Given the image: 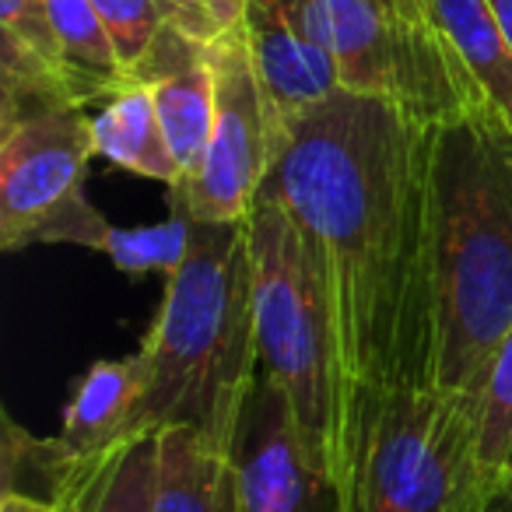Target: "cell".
Instances as JSON below:
<instances>
[{
  "label": "cell",
  "instance_id": "1",
  "mask_svg": "<svg viewBox=\"0 0 512 512\" xmlns=\"http://www.w3.org/2000/svg\"><path fill=\"white\" fill-rule=\"evenodd\" d=\"M260 197L309 242L334 337V495L355 512L365 453L393 397L432 390L428 127L383 99L337 92L274 151Z\"/></svg>",
  "mask_w": 512,
  "mask_h": 512
},
{
  "label": "cell",
  "instance_id": "2",
  "mask_svg": "<svg viewBox=\"0 0 512 512\" xmlns=\"http://www.w3.org/2000/svg\"><path fill=\"white\" fill-rule=\"evenodd\" d=\"M432 390L474 397L512 330V137L477 116L428 123Z\"/></svg>",
  "mask_w": 512,
  "mask_h": 512
},
{
  "label": "cell",
  "instance_id": "3",
  "mask_svg": "<svg viewBox=\"0 0 512 512\" xmlns=\"http://www.w3.org/2000/svg\"><path fill=\"white\" fill-rule=\"evenodd\" d=\"M137 351L144 393L130 435L193 428L232 453L260 379L246 221H197L190 253L165 278L162 306Z\"/></svg>",
  "mask_w": 512,
  "mask_h": 512
},
{
  "label": "cell",
  "instance_id": "4",
  "mask_svg": "<svg viewBox=\"0 0 512 512\" xmlns=\"http://www.w3.org/2000/svg\"><path fill=\"white\" fill-rule=\"evenodd\" d=\"M246 228L260 372L281 386L334 488V337L313 249L292 214L267 197H256Z\"/></svg>",
  "mask_w": 512,
  "mask_h": 512
},
{
  "label": "cell",
  "instance_id": "5",
  "mask_svg": "<svg viewBox=\"0 0 512 512\" xmlns=\"http://www.w3.org/2000/svg\"><path fill=\"white\" fill-rule=\"evenodd\" d=\"M495 484L477 453V400L411 390L379 414L355 512H481Z\"/></svg>",
  "mask_w": 512,
  "mask_h": 512
},
{
  "label": "cell",
  "instance_id": "6",
  "mask_svg": "<svg viewBox=\"0 0 512 512\" xmlns=\"http://www.w3.org/2000/svg\"><path fill=\"white\" fill-rule=\"evenodd\" d=\"M95 155L85 109H53L0 127V249L29 246L95 249L109 225L88 200Z\"/></svg>",
  "mask_w": 512,
  "mask_h": 512
},
{
  "label": "cell",
  "instance_id": "7",
  "mask_svg": "<svg viewBox=\"0 0 512 512\" xmlns=\"http://www.w3.org/2000/svg\"><path fill=\"white\" fill-rule=\"evenodd\" d=\"M214 71V127L197 179L169 193V207L200 225L246 221L271 172V130L246 32L207 46Z\"/></svg>",
  "mask_w": 512,
  "mask_h": 512
},
{
  "label": "cell",
  "instance_id": "8",
  "mask_svg": "<svg viewBox=\"0 0 512 512\" xmlns=\"http://www.w3.org/2000/svg\"><path fill=\"white\" fill-rule=\"evenodd\" d=\"M246 43L267 106L271 155L288 130L337 95L327 0H246Z\"/></svg>",
  "mask_w": 512,
  "mask_h": 512
},
{
  "label": "cell",
  "instance_id": "9",
  "mask_svg": "<svg viewBox=\"0 0 512 512\" xmlns=\"http://www.w3.org/2000/svg\"><path fill=\"white\" fill-rule=\"evenodd\" d=\"M232 460L239 512H337L327 470L309 449L281 386L264 372L242 414Z\"/></svg>",
  "mask_w": 512,
  "mask_h": 512
},
{
  "label": "cell",
  "instance_id": "10",
  "mask_svg": "<svg viewBox=\"0 0 512 512\" xmlns=\"http://www.w3.org/2000/svg\"><path fill=\"white\" fill-rule=\"evenodd\" d=\"M137 81L151 88L155 113L162 120L172 158H176L179 183L169 190L176 193L197 179L214 127V71L207 46L193 43L176 25H169Z\"/></svg>",
  "mask_w": 512,
  "mask_h": 512
},
{
  "label": "cell",
  "instance_id": "11",
  "mask_svg": "<svg viewBox=\"0 0 512 512\" xmlns=\"http://www.w3.org/2000/svg\"><path fill=\"white\" fill-rule=\"evenodd\" d=\"M432 11L467 116L512 137V46L491 0H432Z\"/></svg>",
  "mask_w": 512,
  "mask_h": 512
},
{
  "label": "cell",
  "instance_id": "12",
  "mask_svg": "<svg viewBox=\"0 0 512 512\" xmlns=\"http://www.w3.org/2000/svg\"><path fill=\"white\" fill-rule=\"evenodd\" d=\"M0 127L71 106L57 74L46 0H0Z\"/></svg>",
  "mask_w": 512,
  "mask_h": 512
},
{
  "label": "cell",
  "instance_id": "13",
  "mask_svg": "<svg viewBox=\"0 0 512 512\" xmlns=\"http://www.w3.org/2000/svg\"><path fill=\"white\" fill-rule=\"evenodd\" d=\"M383 11L400 67V113L425 127L467 116L432 0H383Z\"/></svg>",
  "mask_w": 512,
  "mask_h": 512
},
{
  "label": "cell",
  "instance_id": "14",
  "mask_svg": "<svg viewBox=\"0 0 512 512\" xmlns=\"http://www.w3.org/2000/svg\"><path fill=\"white\" fill-rule=\"evenodd\" d=\"M141 393H144L141 351H134L127 358L92 362L71 383L60 439L81 456L106 453V449H113L116 442L130 435Z\"/></svg>",
  "mask_w": 512,
  "mask_h": 512
},
{
  "label": "cell",
  "instance_id": "15",
  "mask_svg": "<svg viewBox=\"0 0 512 512\" xmlns=\"http://www.w3.org/2000/svg\"><path fill=\"white\" fill-rule=\"evenodd\" d=\"M337 88L400 109V67L383 0H327Z\"/></svg>",
  "mask_w": 512,
  "mask_h": 512
},
{
  "label": "cell",
  "instance_id": "16",
  "mask_svg": "<svg viewBox=\"0 0 512 512\" xmlns=\"http://www.w3.org/2000/svg\"><path fill=\"white\" fill-rule=\"evenodd\" d=\"M46 8L57 46V74L71 106L85 109L92 102H109L123 88L137 85L116 57L92 0H46Z\"/></svg>",
  "mask_w": 512,
  "mask_h": 512
},
{
  "label": "cell",
  "instance_id": "17",
  "mask_svg": "<svg viewBox=\"0 0 512 512\" xmlns=\"http://www.w3.org/2000/svg\"><path fill=\"white\" fill-rule=\"evenodd\" d=\"M155 512H239L232 453L193 428L162 432Z\"/></svg>",
  "mask_w": 512,
  "mask_h": 512
},
{
  "label": "cell",
  "instance_id": "18",
  "mask_svg": "<svg viewBox=\"0 0 512 512\" xmlns=\"http://www.w3.org/2000/svg\"><path fill=\"white\" fill-rule=\"evenodd\" d=\"M92 137L95 155L109 158L116 169L165 183V190L179 183L176 158H172L169 141H165L151 88L141 85V81L113 95L102 106V113L92 116Z\"/></svg>",
  "mask_w": 512,
  "mask_h": 512
},
{
  "label": "cell",
  "instance_id": "19",
  "mask_svg": "<svg viewBox=\"0 0 512 512\" xmlns=\"http://www.w3.org/2000/svg\"><path fill=\"white\" fill-rule=\"evenodd\" d=\"M162 432H134L92 456L78 488V512H155Z\"/></svg>",
  "mask_w": 512,
  "mask_h": 512
},
{
  "label": "cell",
  "instance_id": "20",
  "mask_svg": "<svg viewBox=\"0 0 512 512\" xmlns=\"http://www.w3.org/2000/svg\"><path fill=\"white\" fill-rule=\"evenodd\" d=\"M0 460H4V470H0L4 491H22V495L64 502L81 484L92 456L74 453L64 439L29 435L11 414H4V449H0Z\"/></svg>",
  "mask_w": 512,
  "mask_h": 512
},
{
  "label": "cell",
  "instance_id": "21",
  "mask_svg": "<svg viewBox=\"0 0 512 512\" xmlns=\"http://www.w3.org/2000/svg\"><path fill=\"white\" fill-rule=\"evenodd\" d=\"M193 228H197V221L176 211L165 221L137 228H116L109 221L102 228L99 242H95V253L109 256L113 267H120L123 274H134V278H141V274H165V278H172L183 267L186 253H190Z\"/></svg>",
  "mask_w": 512,
  "mask_h": 512
},
{
  "label": "cell",
  "instance_id": "22",
  "mask_svg": "<svg viewBox=\"0 0 512 512\" xmlns=\"http://www.w3.org/2000/svg\"><path fill=\"white\" fill-rule=\"evenodd\" d=\"M477 453L495 481L512 477V330L477 393Z\"/></svg>",
  "mask_w": 512,
  "mask_h": 512
},
{
  "label": "cell",
  "instance_id": "23",
  "mask_svg": "<svg viewBox=\"0 0 512 512\" xmlns=\"http://www.w3.org/2000/svg\"><path fill=\"white\" fill-rule=\"evenodd\" d=\"M92 4L106 25L109 39H113L120 64L137 81L141 67L148 64L162 36L169 32V15L158 0H92Z\"/></svg>",
  "mask_w": 512,
  "mask_h": 512
},
{
  "label": "cell",
  "instance_id": "24",
  "mask_svg": "<svg viewBox=\"0 0 512 512\" xmlns=\"http://www.w3.org/2000/svg\"><path fill=\"white\" fill-rule=\"evenodd\" d=\"M162 11L169 15V22L176 25L183 36H190L193 43L211 46L218 43V29H214L211 15H207L204 0H158Z\"/></svg>",
  "mask_w": 512,
  "mask_h": 512
},
{
  "label": "cell",
  "instance_id": "25",
  "mask_svg": "<svg viewBox=\"0 0 512 512\" xmlns=\"http://www.w3.org/2000/svg\"><path fill=\"white\" fill-rule=\"evenodd\" d=\"M204 8L218 29V39L246 32V0H204Z\"/></svg>",
  "mask_w": 512,
  "mask_h": 512
},
{
  "label": "cell",
  "instance_id": "26",
  "mask_svg": "<svg viewBox=\"0 0 512 512\" xmlns=\"http://www.w3.org/2000/svg\"><path fill=\"white\" fill-rule=\"evenodd\" d=\"M74 491H78V488H74ZM71 498H64V502H53V498L22 495V491H4V495H0V512H67V509H71Z\"/></svg>",
  "mask_w": 512,
  "mask_h": 512
},
{
  "label": "cell",
  "instance_id": "27",
  "mask_svg": "<svg viewBox=\"0 0 512 512\" xmlns=\"http://www.w3.org/2000/svg\"><path fill=\"white\" fill-rule=\"evenodd\" d=\"M481 512H512V477L509 481H498L491 488L488 502L481 505Z\"/></svg>",
  "mask_w": 512,
  "mask_h": 512
},
{
  "label": "cell",
  "instance_id": "28",
  "mask_svg": "<svg viewBox=\"0 0 512 512\" xmlns=\"http://www.w3.org/2000/svg\"><path fill=\"white\" fill-rule=\"evenodd\" d=\"M491 11H495L498 25H502L505 39H509V46H512V0H491Z\"/></svg>",
  "mask_w": 512,
  "mask_h": 512
},
{
  "label": "cell",
  "instance_id": "29",
  "mask_svg": "<svg viewBox=\"0 0 512 512\" xmlns=\"http://www.w3.org/2000/svg\"><path fill=\"white\" fill-rule=\"evenodd\" d=\"M88 463H92V460H88ZM81 481H85V477H81ZM78 488H81V484H78ZM67 512H78V491H74V498H71V509H67Z\"/></svg>",
  "mask_w": 512,
  "mask_h": 512
}]
</instances>
